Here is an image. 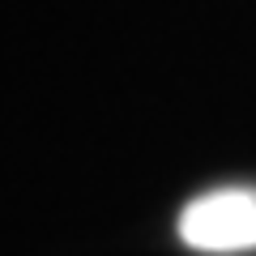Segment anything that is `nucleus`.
<instances>
[{
	"mask_svg": "<svg viewBox=\"0 0 256 256\" xmlns=\"http://www.w3.org/2000/svg\"><path fill=\"white\" fill-rule=\"evenodd\" d=\"M180 239L196 252H252L256 248V188H218L184 205Z\"/></svg>",
	"mask_w": 256,
	"mask_h": 256,
	"instance_id": "f257e3e1",
	"label": "nucleus"
}]
</instances>
